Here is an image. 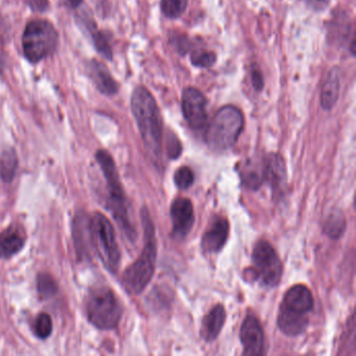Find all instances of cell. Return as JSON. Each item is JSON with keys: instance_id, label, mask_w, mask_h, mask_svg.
<instances>
[{"instance_id": "1", "label": "cell", "mask_w": 356, "mask_h": 356, "mask_svg": "<svg viewBox=\"0 0 356 356\" xmlns=\"http://www.w3.org/2000/svg\"><path fill=\"white\" fill-rule=\"evenodd\" d=\"M131 106L145 149L154 159H160L163 138V124L155 99L147 89L139 86L133 92Z\"/></svg>"}, {"instance_id": "2", "label": "cell", "mask_w": 356, "mask_h": 356, "mask_svg": "<svg viewBox=\"0 0 356 356\" xmlns=\"http://www.w3.org/2000/svg\"><path fill=\"white\" fill-rule=\"evenodd\" d=\"M143 229H145V247L138 259L124 270V286L129 293L139 295L147 286L155 270L156 258H157V241H156L155 228L151 216L147 209L141 212Z\"/></svg>"}, {"instance_id": "3", "label": "cell", "mask_w": 356, "mask_h": 356, "mask_svg": "<svg viewBox=\"0 0 356 356\" xmlns=\"http://www.w3.org/2000/svg\"><path fill=\"white\" fill-rule=\"evenodd\" d=\"M97 160L102 170H103L106 180H107L110 209H111L116 222L120 224V227L124 231L126 236L130 241H135L136 239V231H135L130 216H129L126 195H124V188H122V183H120V176H118L113 158L107 151L99 149L97 153Z\"/></svg>"}, {"instance_id": "4", "label": "cell", "mask_w": 356, "mask_h": 356, "mask_svg": "<svg viewBox=\"0 0 356 356\" xmlns=\"http://www.w3.org/2000/svg\"><path fill=\"white\" fill-rule=\"evenodd\" d=\"M243 113L233 106L220 108L206 132L208 145L214 151H226L236 143L243 129Z\"/></svg>"}, {"instance_id": "5", "label": "cell", "mask_w": 356, "mask_h": 356, "mask_svg": "<svg viewBox=\"0 0 356 356\" xmlns=\"http://www.w3.org/2000/svg\"><path fill=\"white\" fill-rule=\"evenodd\" d=\"M59 44V34L55 26L47 20L29 22L22 36L24 56L32 63L53 55Z\"/></svg>"}, {"instance_id": "6", "label": "cell", "mask_w": 356, "mask_h": 356, "mask_svg": "<svg viewBox=\"0 0 356 356\" xmlns=\"http://www.w3.org/2000/svg\"><path fill=\"white\" fill-rule=\"evenodd\" d=\"M86 312L89 321L97 328L109 330L118 326L122 309L111 289L99 287L91 291L87 300Z\"/></svg>"}, {"instance_id": "7", "label": "cell", "mask_w": 356, "mask_h": 356, "mask_svg": "<svg viewBox=\"0 0 356 356\" xmlns=\"http://www.w3.org/2000/svg\"><path fill=\"white\" fill-rule=\"evenodd\" d=\"M90 228L93 249L108 270L115 274L120 268V251L113 225L104 214L97 213L90 218Z\"/></svg>"}, {"instance_id": "8", "label": "cell", "mask_w": 356, "mask_h": 356, "mask_svg": "<svg viewBox=\"0 0 356 356\" xmlns=\"http://www.w3.org/2000/svg\"><path fill=\"white\" fill-rule=\"evenodd\" d=\"M252 264L256 281L266 287H275L282 277V264L278 254L268 241L256 243L252 254Z\"/></svg>"}, {"instance_id": "9", "label": "cell", "mask_w": 356, "mask_h": 356, "mask_svg": "<svg viewBox=\"0 0 356 356\" xmlns=\"http://www.w3.org/2000/svg\"><path fill=\"white\" fill-rule=\"evenodd\" d=\"M207 101L201 91L189 87L183 92L182 110L185 120L193 130H202L207 122Z\"/></svg>"}, {"instance_id": "10", "label": "cell", "mask_w": 356, "mask_h": 356, "mask_svg": "<svg viewBox=\"0 0 356 356\" xmlns=\"http://www.w3.org/2000/svg\"><path fill=\"white\" fill-rule=\"evenodd\" d=\"M172 220V233L178 238H184L195 224V212L193 203L185 197H178L170 207Z\"/></svg>"}, {"instance_id": "11", "label": "cell", "mask_w": 356, "mask_h": 356, "mask_svg": "<svg viewBox=\"0 0 356 356\" xmlns=\"http://www.w3.org/2000/svg\"><path fill=\"white\" fill-rule=\"evenodd\" d=\"M241 341L245 355L264 354V330L256 316L249 314L243 321L241 329Z\"/></svg>"}, {"instance_id": "12", "label": "cell", "mask_w": 356, "mask_h": 356, "mask_svg": "<svg viewBox=\"0 0 356 356\" xmlns=\"http://www.w3.org/2000/svg\"><path fill=\"white\" fill-rule=\"evenodd\" d=\"M230 225L224 216H216L202 237V248L205 253H218L226 245Z\"/></svg>"}, {"instance_id": "13", "label": "cell", "mask_w": 356, "mask_h": 356, "mask_svg": "<svg viewBox=\"0 0 356 356\" xmlns=\"http://www.w3.org/2000/svg\"><path fill=\"white\" fill-rule=\"evenodd\" d=\"M262 179L268 182L275 193H282L286 184V166L282 156L268 154L261 163Z\"/></svg>"}, {"instance_id": "14", "label": "cell", "mask_w": 356, "mask_h": 356, "mask_svg": "<svg viewBox=\"0 0 356 356\" xmlns=\"http://www.w3.org/2000/svg\"><path fill=\"white\" fill-rule=\"evenodd\" d=\"M281 306L291 312L308 314L314 308V297L307 287L302 284L295 285L286 291Z\"/></svg>"}, {"instance_id": "15", "label": "cell", "mask_w": 356, "mask_h": 356, "mask_svg": "<svg viewBox=\"0 0 356 356\" xmlns=\"http://www.w3.org/2000/svg\"><path fill=\"white\" fill-rule=\"evenodd\" d=\"M88 76L92 80L93 84L103 95H114L118 93V84L108 70L107 66L97 60H91L87 66Z\"/></svg>"}, {"instance_id": "16", "label": "cell", "mask_w": 356, "mask_h": 356, "mask_svg": "<svg viewBox=\"0 0 356 356\" xmlns=\"http://www.w3.org/2000/svg\"><path fill=\"white\" fill-rule=\"evenodd\" d=\"M308 314L291 312L280 307L278 316V327L284 334L289 337H298L306 331L308 326Z\"/></svg>"}, {"instance_id": "17", "label": "cell", "mask_w": 356, "mask_h": 356, "mask_svg": "<svg viewBox=\"0 0 356 356\" xmlns=\"http://www.w3.org/2000/svg\"><path fill=\"white\" fill-rule=\"evenodd\" d=\"M26 245V235L22 229L13 225L0 232V258H10L22 251Z\"/></svg>"}, {"instance_id": "18", "label": "cell", "mask_w": 356, "mask_h": 356, "mask_svg": "<svg viewBox=\"0 0 356 356\" xmlns=\"http://www.w3.org/2000/svg\"><path fill=\"white\" fill-rule=\"evenodd\" d=\"M79 22H80V26L84 28L85 32L92 39L93 44H95L97 51L104 58L111 61L112 58H113L111 45H110L109 40H108L106 35H104V33L97 29L95 19H92V17L85 12L79 17Z\"/></svg>"}, {"instance_id": "19", "label": "cell", "mask_w": 356, "mask_h": 356, "mask_svg": "<svg viewBox=\"0 0 356 356\" xmlns=\"http://www.w3.org/2000/svg\"><path fill=\"white\" fill-rule=\"evenodd\" d=\"M226 322V309L224 306H214L204 318L201 327V337L204 341H212L218 339Z\"/></svg>"}, {"instance_id": "20", "label": "cell", "mask_w": 356, "mask_h": 356, "mask_svg": "<svg viewBox=\"0 0 356 356\" xmlns=\"http://www.w3.org/2000/svg\"><path fill=\"white\" fill-rule=\"evenodd\" d=\"M339 70L334 67L329 72L322 87L321 105L325 110H330L334 107L339 99Z\"/></svg>"}, {"instance_id": "21", "label": "cell", "mask_w": 356, "mask_h": 356, "mask_svg": "<svg viewBox=\"0 0 356 356\" xmlns=\"http://www.w3.org/2000/svg\"><path fill=\"white\" fill-rule=\"evenodd\" d=\"M74 241L76 247L80 254H88L89 248L93 247L91 236L90 218L82 214L76 216L74 220Z\"/></svg>"}, {"instance_id": "22", "label": "cell", "mask_w": 356, "mask_h": 356, "mask_svg": "<svg viewBox=\"0 0 356 356\" xmlns=\"http://www.w3.org/2000/svg\"><path fill=\"white\" fill-rule=\"evenodd\" d=\"M324 232L328 235L330 238L337 239L343 235L346 229V220L343 214L339 210H332L327 216L324 222Z\"/></svg>"}, {"instance_id": "23", "label": "cell", "mask_w": 356, "mask_h": 356, "mask_svg": "<svg viewBox=\"0 0 356 356\" xmlns=\"http://www.w3.org/2000/svg\"><path fill=\"white\" fill-rule=\"evenodd\" d=\"M18 158L13 149H6L0 157V177L5 182H11L16 174Z\"/></svg>"}, {"instance_id": "24", "label": "cell", "mask_w": 356, "mask_h": 356, "mask_svg": "<svg viewBox=\"0 0 356 356\" xmlns=\"http://www.w3.org/2000/svg\"><path fill=\"white\" fill-rule=\"evenodd\" d=\"M188 0H161V10L164 15L170 18H178L183 15Z\"/></svg>"}, {"instance_id": "25", "label": "cell", "mask_w": 356, "mask_h": 356, "mask_svg": "<svg viewBox=\"0 0 356 356\" xmlns=\"http://www.w3.org/2000/svg\"><path fill=\"white\" fill-rule=\"evenodd\" d=\"M53 321L47 314H40L35 321V332L39 339H45L51 334Z\"/></svg>"}, {"instance_id": "26", "label": "cell", "mask_w": 356, "mask_h": 356, "mask_svg": "<svg viewBox=\"0 0 356 356\" xmlns=\"http://www.w3.org/2000/svg\"><path fill=\"white\" fill-rule=\"evenodd\" d=\"M216 56L212 51H195L191 54V63L197 67L209 68L216 63Z\"/></svg>"}, {"instance_id": "27", "label": "cell", "mask_w": 356, "mask_h": 356, "mask_svg": "<svg viewBox=\"0 0 356 356\" xmlns=\"http://www.w3.org/2000/svg\"><path fill=\"white\" fill-rule=\"evenodd\" d=\"M175 183L180 189H188L195 182V175L188 166H182L175 174Z\"/></svg>"}, {"instance_id": "28", "label": "cell", "mask_w": 356, "mask_h": 356, "mask_svg": "<svg viewBox=\"0 0 356 356\" xmlns=\"http://www.w3.org/2000/svg\"><path fill=\"white\" fill-rule=\"evenodd\" d=\"M57 283L49 275L42 274L38 277V291L43 297H51L57 293Z\"/></svg>"}, {"instance_id": "29", "label": "cell", "mask_w": 356, "mask_h": 356, "mask_svg": "<svg viewBox=\"0 0 356 356\" xmlns=\"http://www.w3.org/2000/svg\"><path fill=\"white\" fill-rule=\"evenodd\" d=\"M308 7L312 8L314 11H323L328 7L330 0H305Z\"/></svg>"}, {"instance_id": "30", "label": "cell", "mask_w": 356, "mask_h": 356, "mask_svg": "<svg viewBox=\"0 0 356 356\" xmlns=\"http://www.w3.org/2000/svg\"><path fill=\"white\" fill-rule=\"evenodd\" d=\"M252 81H253L256 90H261L264 87V78H262L261 72L257 68H253L252 70Z\"/></svg>"}, {"instance_id": "31", "label": "cell", "mask_w": 356, "mask_h": 356, "mask_svg": "<svg viewBox=\"0 0 356 356\" xmlns=\"http://www.w3.org/2000/svg\"><path fill=\"white\" fill-rule=\"evenodd\" d=\"M28 1L34 11H47L49 8V0H28Z\"/></svg>"}, {"instance_id": "32", "label": "cell", "mask_w": 356, "mask_h": 356, "mask_svg": "<svg viewBox=\"0 0 356 356\" xmlns=\"http://www.w3.org/2000/svg\"><path fill=\"white\" fill-rule=\"evenodd\" d=\"M67 1L72 8H78L83 3V0H67Z\"/></svg>"}, {"instance_id": "33", "label": "cell", "mask_w": 356, "mask_h": 356, "mask_svg": "<svg viewBox=\"0 0 356 356\" xmlns=\"http://www.w3.org/2000/svg\"><path fill=\"white\" fill-rule=\"evenodd\" d=\"M1 68H3V66H1V61H0V74H1Z\"/></svg>"}]
</instances>
